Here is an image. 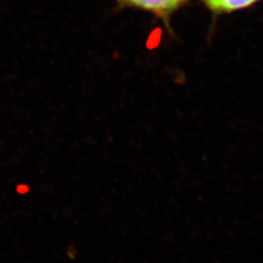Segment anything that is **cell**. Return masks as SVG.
<instances>
[{"label":"cell","instance_id":"6da1fadb","mask_svg":"<svg viewBox=\"0 0 263 263\" xmlns=\"http://www.w3.org/2000/svg\"><path fill=\"white\" fill-rule=\"evenodd\" d=\"M120 4L149 11L159 18L168 19L186 0H117Z\"/></svg>","mask_w":263,"mask_h":263},{"label":"cell","instance_id":"7a4b0ae2","mask_svg":"<svg viewBox=\"0 0 263 263\" xmlns=\"http://www.w3.org/2000/svg\"><path fill=\"white\" fill-rule=\"evenodd\" d=\"M261 0H204L210 10L215 13H230L247 9Z\"/></svg>","mask_w":263,"mask_h":263}]
</instances>
